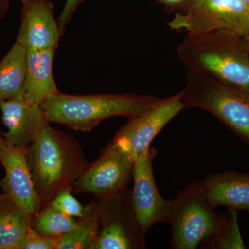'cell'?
Listing matches in <instances>:
<instances>
[{"label":"cell","mask_w":249,"mask_h":249,"mask_svg":"<svg viewBox=\"0 0 249 249\" xmlns=\"http://www.w3.org/2000/svg\"><path fill=\"white\" fill-rule=\"evenodd\" d=\"M56 239L40 235L31 227L14 249H56Z\"/></svg>","instance_id":"22"},{"label":"cell","mask_w":249,"mask_h":249,"mask_svg":"<svg viewBox=\"0 0 249 249\" xmlns=\"http://www.w3.org/2000/svg\"><path fill=\"white\" fill-rule=\"evenodd\" d=\"M78 219L59 212L49 204L31 218V228L37 233L58 239L76 227Z\"/></svg>","instance_id":"20"},{"label":"cell","mask_w":249,"mask_h":249,"mask_svg":"<svg viewBox=\"0 0 249 249\" xmlns=\"http://www.w3.org/2000/svg\"><path fill=\"white\" fill-rule=\"evenodd\" d=\"M1 150H0V152H1Z\"/></svg>","instance_id":"29"},{"label":"cell","mask_w":249,"mask_h":249,"mask_svg":"<svg viewBox=\"0 0 249 249\" xmlns=\"http://www.w3.org/2000/svg\"><path fill=\"white\" fill-rule=\"evenodd\" d=\"M157 150L151 146L138 160H134L132 178L134 186L131 199L136 217L142 233L158 223L168 222L170 201L165 200L157 189L152 163Z\"/></svg>","instance_id":"10"},{"label":"cell","mask_w":249,"mask_h":249,"mask_svg":"<svg viewBox=\"0 0 249 249\" xmlns=\"http://www.w3.org/2000/svg\"><path fill=\"white\" fill-rule=\"evenodd\" d=\"M55 49L28 51L27 71L22 93L29 102L41 105L60 92L53 78Z\"/></svg>","instance_id":"15"},{"label":"cell","mask_w":249,"mask_h":249,"mask_svg":"<svg viewBox=\"0 0 249 249\" xmlns=\"http://www.w3.org/2000/svg\"><path fill=\"white\" fill-rule=\"evenodd\" d=\"M243 1L244 2H245L246 6H247V8H248V9L249 10V0H243Z\"/></svg>","instance_id":"28"},{"label":"cell","mask_w":249,"mask_h":249,"mask_svg":"<svg viewBox=\"0 0 249 249\" xmlns=\"http://www.w3.org/2000/svg\"><path fill=\"white\" fill-rule=\"evenodd\" d=\"M177 52L186 69L249 91V55L245 36L228 30L188 34Z\"/></svg>","instance_id":"2"},{"label":"cell","mask_w":249,"mask_h":249,"mask_svg":"<svg viewBox=\"0 0 249 249\" xmlns=\"http://www.w3.org/2000/svg\"><path fill=\"white\" fill-rule=\"evenodd\" d=\"M9 2L10 0H0V19H2L6 13L7 12Z\"/></svg>","instance_id":"24"},{"label":"cell","mask_w":249,"mask_h":249,"mask_svg":"<svg viewBox=\"0 0 249 249\" xmlns=\"http://www.w3.org/2000/svg\"><path fill=\"white\" fill-rule=\"evenodd\" d=\"M27 51L15 42L0 61V103L22 92L27 71Z\"/></svg>","instance_id":"17"},{"label":"cell","mask_w":249,"mask_h":249,"mask_svg":"<svg viewBox=\"0 0 249 249\" xmlns=\"http://www.w3.org/2000/svg\"><path fill=\"white\" fill-rule=\"evenodd\" d=\"M5 146H6V143H5L4 137L0 133V150H2Z\"/></svg>","instance_id":"27"},{"label":"cell","mask_w":249,"mask_h":249,"mask_svg":"<svg viewBox=\"0 0 249 249\" xmlns=\"http://www.w3.org/2000/svg\"><path fill=\"white\" fill-rule=\"evenodd\" d=\"M0 108L7 128L3 137L6 146L12 148L27 151L51 124L42 106L29 102L22 92L0 103Z\"/></svg>","instance_id":"11"},{"label":"cell","mask_w":249,"mask_h":249,"mask_svg":"<svg viewBox=\"0 0 249 249\" xmlns=\"http://www.w3.org/2000/svg\"><path fill=\"white\" fill-rule=\"evenodd\" d=\"M61 36L50 0H22L16 43L27 52L56 49Z\"/></svg>","instance_id":"12"},{"label":"cell","mask_w":249,"mask_h":249,"mask_svg":"<svg viewBox=\"0 0 249 249\" xmlns=\"http://www.w3.org/2000/svg\"><path fill=\"white\" fill-rule=\"evenodd\" d=\"M205 196L213 209L245 210L249 212V175L227 171L211 174L203 182Z\"/></svg>","instance_id":"14"},{"label":"cell","mask_w":249,"mask_h":249,"mask_svg":"<svg viewBox=\"0 0 249 249\" xmlns=\"http://www.w3.org/2000/svg\"><path fill=\"white\" fill-rule=\"evenodd\" d=\"M186 1L187 0H160L161 2L164 3L165 4L172 5V6L181 4V3L184 2ZM193 1L194 0H192V1Z\"/></svg>","instance_id":"25"},{"label":"cell","mask_w":249,"mask_h":249,"mask_svg":"<svg viewBox=\"0 0 249 249\" xmlns=\"http://www.w3.org/2000/svg\"><path fill=\"white\" fill-rule=\"evenodd\" d=\"M167 25L188 34L228 30L245 36L249 10L243 0H194L186 14L177 13Z\"/></svg>","instance_id":"6"},{"label":"cell","mask_w":249,"mask_h":249,"mask_svg":"<svg viewBox=\"0 0 249 249\" xmlns=\"http://www.w3.org/2000/svg\"><path fill=\"white\" fill-rule=\"evenodd\" d=\"M26 159L43 206L63 190L71 191L88 165L78 141L50 124L27 149Z\"/></svg>","instance_id":"1"},{"label":"cell","mask_w":249,"mask_h":249,"mask_svg":"<svg viewBox=\"0 0 249 249\" xmlns=\"http://www.w3.org/2000/svg\"><path fill=\"white\" fill-rule=\"evenodd\" d=\"M100 230L94 249L146 248L128 188L97 199Z\"/></svg>","instance_id":"7"},{"label":"cell","mask_w":249,"mask_h":249,"mask_svg":"<svg viewBox=\"0 0 249 249\" xmlns=\"http://www.w3.org/2000/svg\"><path fill=\"white\" fill-rule=\"evenodd\" d=\"M133 165L129 156L111 142L97 160L88 163L72 187V193H91L98 199L126 189Z\"/></svg>","instance_id":"8"},{"label":"cell","mask_w":249,"mask_h":249,"mask_svg":"<svg viewBox=\"0 0 249 249\" xmlns=\"http://www.w3.org/2000/svg\"><path fill=\"white\" fill-rule=\"evenodd\" d=\"M85 206L83 217L76 227L56 239V249H94L100 230V211L98 201Z\"/></svg>","instance_id":"18"},{"label":"cell","mask_w":249,"mask_h":249,"mask_svg":"<svg viewBox=\"0 0 249 249\" xmlns=\"http://www.w3.org/2000/svg\"><path fill=\"white\" fill-rule=\"evenodd\" d=\"M246 48H247V52L249 55V33L245 36Z\"/></svg>","instance_id":"26"},{"label":"cell","mask_w":249,"mask_h":249,"mask_svg":"<svg viewBox=\"0 0 249 249\" xmlns=\"http://www.w3.org/2000/svg\"><path fill=\"white\" fill-rule=\"evenodd\" d=\"M181 92L184 108H199L213 114L249 145V91L186 69Z\"/></svg>","instance_id":"4"},{"label":"cell","mask_w":249,"mask_h":249,"mask_svg":"<svg viewBox=\"0 0 249 249\" xmlns=\"http://www.w3.org/2000/svg\"><path fill=\"white\" fill-rule=\"evenodd\" d=\"M0 163L5 170V176L0 181L4 194L27 213H37L43 204L33 181L26 151L6 145L0 152Z\"/></svg>","instance_id":"13"},{"label":"cell","mask_w":249,"mask_h":249,"mask_svg":"<svg viewBox=\"0 0 249 249\" xmlns=\"http://www.w3.org/2000/svg\"><path fill=\"white\" fill-rule=\"evenodd\" d=\"M199 246L201 249H245L239 229L237 211L228 209L227 213L221 216L213 233L203 241Z\"/></svg>","instance_id":"19"},{"label":"cell","mask_w":249,"mask_h":249,"mask_svg":"<svg viewBox=\"0 0 249 249\" xmlns=\"http://www.w3.org/2000/svg\"><path fill=\"white\" fill-rule=\"evenodd\" d=\"M183 109L181 92L161 99L151 109L129 119L116 132L112 142L134 161L145 153L157 134Z\"/></svg>","instance_id":"9"},{"label":"cell","mask_w":249,"mask_h":249,"mask_svg":"<svg viewBox=\"0 0 249 249\" xmlns=\"http://www.w3.org/2000/svg\"><path fill=\"white\" fill-rule=\"evenodd\" d=\"M83 1L85 0H66V3L58 19L59 29L61 36L65 33L67 24L70 22L77 8Z\"/></svg>","instance_id":"23"},{"label":"cell","mask_w":249,"mask_h":249,"mask_svg":"<svg viewBox=\"0 0 249 249\" xmlns=\"http://www.w3.org/2000/svg\"><path fill=\"white\" fill-rule=\"evenodd\" d=\"M161 101L156 96L135 94L76 96L59 92L43 104L50 123L73 130L90 132L101 121L114 116L132 119L151 109Z\"/></svg>","instance_id":"3"},{"label":"cell","mask_w":249,"mask_h":249,"mask_svg":"<svg viewBox=\"0 0 249 249\" xmlns=\"http://www.w3.org/2000/svg\"><path fill=\"white\" fill-rule=\"evenodd\" d=\"M221 214L214 213L201 183H193L170 201L171 248L195 249L213 233Z\"/></svg>","instance_id":"5"},{"label":"cell","mask_w":249,"mask_h":249,"mask_svg":"<svg viewBox=\"0 0 249 249\" xmlns=\"http://www.w3.org/2000/svg\"><path fill=\"white\" fill-rule=\"evenodd\" d=\"M49 204L59 212L76 219L83 217L85 214V206L77 200L70 189L60 192Z\"/></svg>","instance_id":"21"},{"label":"cell","mask_w":249,"mask_h":249,"mask_svg":"<svg viewBox=\"0 0 249 249\" xmlns=\"http://www.w3.org/2000/svg\"><path fill=\"white\" fill-rule=\"evenodd\" d=\"M32 216L0 193V249H14L31 229Z\"/></svg>","instance_id":"16"}]
</instances>
